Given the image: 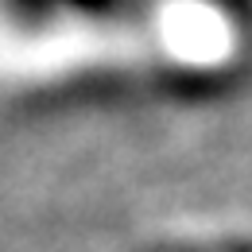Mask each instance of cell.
Wrapping results in <instances>:
<instances>
[{
	"label": "cell",
	"instance_id": "6da1fadb",
	"mask_svg": "<svg viewBox=\"0 0 252 252\" xmlns=\"http://www.w3.org/2000/svg\"><path fill=\"white\" fill-rule=\"evenodd\" d=\"M63 4H74V8H82V12H105L113 0H63Z\"/></svg>",
	"mask_w": 252,
	"mask_h": 252
},
{
	"label": "cell",
	"instance_id": "7a4b0ae2",
	"mask_svg": "<svg viewBox=\"0 0 252 252\" xmlns=\"http://www.w3.org/2000/svg\"><path fill=\"white\" fill-rule=\"evenodd\" d=\"M171 252H198V249H171ZM214 252H252V245H241V241H233V245H221Z\"/></svg>",
	"mask_w": 252,
	"mask_h": 252
}]
</instances>
